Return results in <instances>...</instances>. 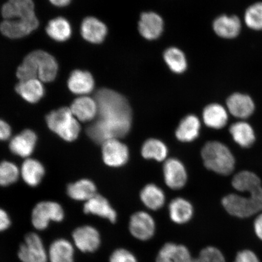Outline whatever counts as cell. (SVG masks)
<instances>
[{"label":"cell","mask_w":262,"mask_h":262,"mask_svg":"<svg viewBox=\"0 0 262 262\" xmlns=\"http://www.w3.org/2000/svg\"><path fill=\"white\" fill-rule=\"evenodd\" d=\"M98 113L96 121L88 127V136L98 144L122 138L129 132L132 111L127 100L113 90H100L95 95Z\"/></svg>","instance_id":"obj_1"},{"label":"cell","mask_w":262,"mask_h":262,"mask_svg":"<svg viewBox=\"0 0 262 262\" xmlns=\"http://www.w3.org/2000/svg\"><path fill=\"white\" fill-rule=\"evenodd\" d=\"M2 15L5 20L0 25V31L9 38L25 37L39 25L32 0H9L3 6Z\"/></svg>","instance_id":"obj_2"},{"label":"cell","mask_w":262,"mask_h":262,"mask_svg":"<svg viewBox=\"0 0 262 262\" xmlns=\"http://www.w3.org/2000/svg\"><path fill=\"white\" fill-rule=\"evenodd\" d=\"M202 157L206 168L219 174L228 176L234 171V155L224 143L217 141L206 143L202 150Z\"/></svg>","instance_id":"obj_3"},{"label":"cell","mask_w":262,"mask_h":262,"mask_svg":"<svg viewBox=\"0 0 262 262\" xmlns=\"http://www.w3.org/2000/svg\"><path fill=\"white\" fill-rule=\"evenodd\" d=\"M222 203L229 214L238 218L250 217L262 211V186L249 192L248 196L227 195Z\"/></svg>","instance_id":"obj_4"},{"label":"cell","mask_w":262,"mask_h":262,"mask_svg":"<svg viewBox=\"0 0 262 262\" xmlns=\"http://www.w3.org/2000/svg\"><path fill=\"white\" fill-rule=\"evenodd\" d=\"M47 123L49 129L67 142L76 140L80 132L79 122L67 107L52 111L47 117Z\"/></svg>","instance_id":"obj_5"},{"label":"cell","mask_w":262,"mask_h":262,"mask_svg":"<svg viewBox=\"0 0 262 262\" xmlns=\"http://www.w3.org/2000/svg\"><path fill=\"white\" fill-rule=\"evenodd\" d=\"M64 216L63 209L60 204L53 202H42L33 209L32 224L36 229L42 231L48 228L50 222H61Z\"/></svg>","instance_id":"obj_6"},{"label":"cell","mask_w":262,"mask_h":262,"mask_svg":"<svg viewBox=\"0 0 262 262\" xmlns=\"http://www.w3.org/2000/svg\"><path fill=\"white\" fill-rule=\"evenodd\" d=\"M18 257L22 262H48V254L41 238L34 232L25 235L19 246Z\"/></svg>","instance_id":"obj_7"},{"label":"cell","mask_w":262,"mask_h":262,"mask_svg":"<svg viewBox=\"0 0 262 262\" xmlns=\"http://www.w3.org/2000/svg\"><path fill=\"white\" fill-rule=\"evenodd\" d=\"M129 229L134 238L141 241H147L155 234L156 223L148 213L137 212L131 216Z\"/></svg>","instance_id":"obj_8"},{"label":"cell","mask_w":262,"mask_h":262,"mask_svg":"<svg viewBox=\"0 0 262 262\" xmlns=\"http://www.w3.org/2000/svg\"><path fill=\"white\" fill-rule=\"evenodd\" d=\"M73 238L75 247L83 253H94L100 247L99 232L91 226H82L75 229Z\"/></svg>","instance_id":"obj_9"},{"label":"cell","mask_w":262,"mask_h":262,"mask_svg":"<svg viewBox=\"0 0 262 262\" xmlns=\"http://www.w3.org/2000/svg\"><path fill=\"white\" fill-rule=\"evenodd\" d=\"M102 155L104 163L111 167L125 165L129 159V150L119 139H113L102 144Z\"/></svg>","instance_id":"obj_10"},{"label":"cell","mask_w":262,"mask_h":262,"mask_svg":"<svg viewBox=\"0 0 262 262\" xmlns=\"http://www.w3.org/2000/svg\"><path fill=\"white\" fill-rule=\"evenodd\" d=\"M163 174L167 186L172 189H180L187 181V173L183 164L176 159H170L163 166Z\"/></svg>","instance_id":"obj_11"},{"label":"cell","mask_w":262,"mask_h":262,"mask_svg":"<svg viewBox=\"0 0 262 262\" xmlns=\"http://www.w3.org/2000/svg\"><path fill=\"white\" fill-rule=\"evenodd\" d=\"M227 106L229 113L240 119H248L255 110L253 99L248 95L241 93H235L229 96Z\"/></svg>","instance_id":"obj_12"},{"label":"cell","mask_w":262,"mask_h":262,"mask_svg":"<svg viewBox=\"0 0 262 262\" xmlns=\"http://www.w3.org/2000/svg\"><path fill=\"white\" fill-rule=\"evenodd\" d=\"M163 30V21L161 16L155 12H145L141 15L139 23L140 34L147 40L159 38Z\"/></svg>","instance_id":"obj_13"},{"label":"cell","mask_w":262,"mask_h":262,"mask_svg":"<svg viewBox=\"0 0 262 262\" xmlns=\"http://www.w3.org/2000/svg\"><path fill=\"white\" fill-rule=\"evenodd\" d=\"M37 63L38 78L41 81L51 82L57 76L58 64L51 55L42 51L32 52Z\"/></svg>","instance_id":"obj_14"},{"label":"cell","mask_w":262,"mask_h":262,"mask_svg":"<svg viewBox=\"0 0 262 262\" xmlns=\"http://www.w3.org/2000/svg\"><path fill=\"white\" fill-rule=\"evenodd\" d=\"M192 258L188 248L185 245L168 242L160 249L156 262H190Z\"/></svg>","instance_id":"obj_15"},{"label":"cell","mask_w":262,"mask_h":262,"mask_svg":"<svg viewBox=\"0 0 262 262\" xmlns=\"http://www.w3.org/2000/svg\"><path fill=\"white\" fill-rule=\"evenodd\" d=\"M83 210L86 214H91L107 219L111 222L117 221V214L112 206L103 196L96 194L84 205Z\"/></svg>","instance_id":"obj_16"},{"label":"cell","mask_w":262,"mask_h":262,"mask_svg":"<svg viewBox=\"0 0 262 262\" xmlns=\"http://www.w3.org/2000/svg\"><path fill=\"white\" fill-rule=\"evenodd\" d=\"M37 136L31 130H25L13 138L9 144L10 149L15 155L27 157L34 151Z\"/></svg>","instance_id":"obj_17"},{"label":"cell","mask_w":262,"mask_h":262,"mask_svg":"<svg viewBox=\"0 0 262 262\" xmlns=\"http://www.w3.org/2000/svg\"><path fill=\"white\" fill-rule=\"evenodd\" d=\"M72 113L81 122H89L97 116L98 107L96 100L89 97L77 98L70 107Z\"/></svg>","instance_id":"obj_18"},{"label":"cell","mask_w":262,"mask_h":262,"mask_svg":"<svg viewBox=\"0 0 262 262\" xmlns=\"http://www.w3.org/2000/svg\"><path fill=\"white\" fill-rule=\"evenodd\" d=\"M107 29L105 25L97 18L87 17L82 22V37L92 43H100L105 38Z\"/></svg>","instance_id":"obj_19"},{"label":"cell","mask_w":262,"mask_h":262,"mask_svg":"<svg viewBox=\"0 0 262 262\" xmlns=\"http://www.w3.org/2000/svg\"><path fill=\"white\" fill-rule=\"evenodd\" d=\"M74 247L64 238L57 239L49 247L48 260L50 262H74Z\"/></svg>","instance_id":"obj_20"},{"label":"cell","mask_w":262,"mask_h":262,"mask_svg":"<svg viewBox=\"0 0 262 262\" xmlns=\"http://www.w3.org/2000/svg\"><path fill=\"white\" fill-rule=\"evenodd\" d=\"M213 28L216 34L224 38H232L238 35L241 22L236 16L223 15L215 19Z\"/></svg>","instance_id":"obj_21"},{"label":"cell","mask_w":262,"mask_h":262,"mask_svg":"<svg viewBox=\"0 0 262 262\" xmlns=\"http://www.w3.org/2000/svg\"><path fill=\"white\" fill-rule=\"evenodd\" d=\"M68 84L72 93L77 95H86L93 91L94 80L88 72L75 70L71 73Z\"/></svg>","instance_id":"obj_22"},{"label":"cell","mask_w":262,"mask_h":262,"mask_svg":"<svg viewBox=\"0 0 262 262\" xmlns=\"http://www.w3.org/2000/svg\"><path fill=\"white\" fill-rule=\"evenodd\" d=\"M203 119L208 127L220 129L227 125L228 121V111L221 104H211L205 108L203 113Z\"/></svg>","instance_id":"obj_23"},{"label":"cell","mask_w":262,"mask_h":262,"mask_svg":"<svg viewBox=\"0 0 262 262\" xmlns=\"http://www.w3.org/2000/svg\"><path fill=\"white\" fill-rule=\"evenodd\" d=\"M229 133L234 142L244 148H248L255 142V135L253 127L244 121L231 124Z\"/></svg>","instance_id":"obj_24"},{"label":"cell","mask_w":262,"mask_h":262,"mask_svg":"<svg viewBox=\"0 0 262 262\" xmlns=\"http://www.w3.org/2000/svg\"><path fill=\"white\" fill-rule=\"evenodd\" d=\"M15 90L24 99L31 103L38 102L45 94L44 87L38 79L19 81Z\"/></svg>","instance_id":"obj_25"},{"label":"cell","mask_w":262,"mask_h":262,"mask_svg":"<svg viewBox=\"0 0 262 262\" xmlns=\"http://www.w3.org/2000/svg\"><path fill=\"white\" fill-rule=\"evenodd\" d=\"M201 122L194 115H189L180 122L176 136L179 140L190 142L194 140L199 135Z\"/></svg>","instance_id":"obj_26"},{"label":"cell","mask_w":262,"mask_h":262,"mask_svg":"<svg viewBox=\"0 0 262 262\" xmlns=\"http://www.w3.org/2000/svg\"><path fill=\"white\" fill-rule=\"evenodd\" d=\"M193 208L185 199L178 198L169 205V213L171 220L178 224H184L191 220L193 215Z\"/></svg>","instance_id":"obj_27"},{"label":"cell","mask_w":262,"mask_h":262,"mask_svg":"<svg viewBox=\"0 0 262 262\" xmlns=\"http://www.w3.org/2000/svg\"><path fill=\"white\" fill-rule=\"evenodd\" d=\"M23 179L31 186H37L45 175V168L37 160L27 159L23 163L21 169Z\"/></svg>","instance_id":"obj_28"},{"label":"cell","mask_w":262,"mask_h":262,"mask_svg":"<svg viewBox=\"0 0 262 262\" xmlns=\"http://www.w3.org/2000/svg\"><path fill=\"white\" fill-rule=\"evenodd\" d=\"M68 194L70 198L79 201H88L96 194V186L88 179H82L68 186Z\"/></svg>","instance_id":"obj_29"},{"label":"cell","mask_w":262,"mask_h":262,"mask_svg":"<svg viewBox=\"0 0 262 262\" xmlns=\"http://www.w3.org/2000/svg\"><path fill=\"white\" fill-rule=\"evenodd\" d=\"M140 198L147 208L156 211L165 204V196L162 189L154 184H149L142 189Z\"/></svg>","instance_id":"obj_30"},{"label":"cell","mask_w":262,"mask_h":262,"mask_svg":"<svg viewBox=\"0 0 262 262\" xmlns=\"http://www.w3.org/2000/svg\"><path fill=\"white\" fill-rule=\"evenodd\" d=\"M232 185L237 191L248 192L261 187V180L255 173L243 171L237 173L232 180Z\"/></svg>","instance_id":"obj_31"},{"label":"cell","mask_w":262,"mask_h":262,"mask_svg":"<svg viewBox=\"0 0 262 262\" xmlns=\"http://www.w3.org/2000/svg\"><path fill=\"white\" fill-rule=\"evenodd\" d=\"M47 32L49 37L54 40L62 42L70 38L72 29L67 19L58 17L49 21Z\"/></svg>","instance_id":"obj_32"},{"label":"cell","mask_w":262,"mask_h":262,"mask_svg":"<svg viewBox=\"0 0 262 262\" xmlns=\"http://www.w3.org/2000/svg\"><path fill=\"white\" fill-rule=\"evenodd\" d=\"M142 155L146 159L162 162L168 155V148L161 141L150 139L146 141L142 148Z\"/></svg>","instance_id":"obj_33"},{"label":"cell","mask_w":262,"mask_h":262,"mask_svg":"<svg viewBox=\"0 0 262 262\" xmlns=\"http://www.w3.org/2000/svg\"><path fill=\"white\" fill-rule=\"evenodd\" d=\"M164 59L171 70L176 73H182L187 68V62L183 52L176 48H170L164 53Z\"/></svg>","instance_id":"obj_34"},{"label":"cell","mask_w":262,"mask_h":262,"mask_svg":"<svg viewBox=\"0 0 262 262\" xmlns=\"http://www.w3.org/2000/svg\"><path fill=\"white\" fill-rule=\"evenodd\" d=\"M16 76L19 81L37 79L38 72L37 63L32 52L26 56L16 71Z\"/></svg>","instance_id":"obj_35"},{"label":"cell","mask_w":262,"mask_h":262,"mask_svg":"<svg viewBox=\"0 0 262 262\" xmlns=\"http://www.w3.org/2000/svg\"><path fill=\"white\" fill-rule=\"evenodd\" d=\"M245 22L249 28L254 30H262V2L255 3L245 13Z\"/></svg>","instance_id":"obj_36"},{"label":"cell","mask_w":262,"mask_h":262,"mask_svg":"<svg viewBox=\"0 0 262 262\" xmlns=\"http://www.w3.org/2000/svg\"><path fill=\"white\" fill-rule=\"evenodd\" d=\"M19 169L15 164L9 162L0 163V185L8 186L18 180Z\"/></svg>","instance_id":"obj_37"},{"label":"cell","mask_w":262,"mask_h":262,"mask_svg":"<svg viewBox=\"0 0 262 262\" xmlns=\"http://www.w3.org/2000/svg\"><path fill=\"white\" fill-rule=\"evenodd\" d=\"M190 262H225V258L217 248L207 247L203 249L198 258H192Z\"/></svg>","instance_id":"obj_38"},{"label":"cell","mask_w":262,"mask_h":262,"mask_svg":"<svg viewBox=\"0 0 262 262\" xmlns=\"http://www.w3.org/2000/svg\"><path fill=\"white\" fill-rule=\"evenodd\" d=\"M110 262H138L132 252L126 249L119 248L115 250L110 258Z\"/></svg>","instance_id":"obj_39"},{"label":"cell","mask_w":262,"mask_h":262,"mask_svg":"<svg viewBox=\"0 0 262 262\" xmlns=\"http://www.w3.org/2000/svg\"><path fill=\"white\" fill-rule=\"evenodd\" d=\"M234 262H260L256 255L250 250L238 252Z\"/></svg>","instance_id":"obj_40"},{"label":"cell","mask_w":262,"mask_h":262,"mask_svg":"<svg viewBox=\"0 0 262 262\" xmlns=\"http://www.w3.org/2000/svg\"><path fill=\"white\" fill-rule=\"evenodd\" d=\"M11 224V220H10L8 213L0 208V232L8 229Z\"/></svg>","instance_id":"obj_41"},{"label":"cell","mask_w":262,"mask_h":262,"mask_svg":"<svg viewBox=\"0 0 262 262\" xmlns=\"http://www.w3.org/2000/svg\"><path fill=\"white\" fill-rule=\"evenodd\" d=\"M11 135V129L9 124L0 120V140H5Z\"/></svg>","instance_id":"obj_42"},{"label":"cell","mask_w":262,"mask_h":262,"mask_svg":"<svg viewBox=\"0 0 262 262\" xmlns=\"http://www.w3.org/2000/svg\"><path fill=\"white\" fill-rule=\"evenodd\" d=\"M254 227L255 234L262 241V213L255 219Z\"/></svg>","instance_id":"obj_43"},{"label":"cell","mask_w":262,"mask_h":262,"mask_svg":"<svg viewBox=\"0 0 262 262\" xmlns=\"http://www.w3.org/2000/svg\"><path fill=\"white\" fill-rule=\"evenodd\" d=\"M52 5L58 6V7H64L67 6L72 1V0H49Z\"/></svg>","instance_id":"obj_44"}]
</instances>
